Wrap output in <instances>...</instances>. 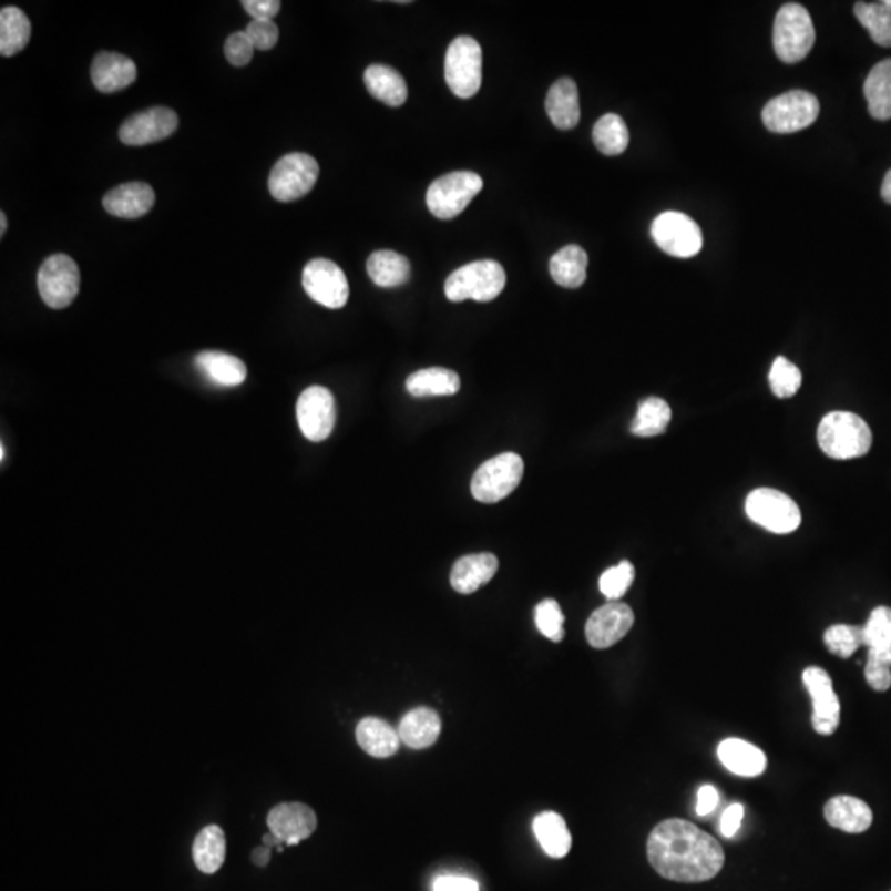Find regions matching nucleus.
Listing matches in <instances>:
<instances>
[{
  "label": "nucleus",
  "instance_id": "12",
  "mask_svg": "<svg viewBox=\"0 0 891 891\" xmlns=\"http://www.w3.org/2000/svg\"><path fill=\"white\" fill-rule=\"evenodd\" d=\"M651 235L663 252L675 258H692L704 245L700 226L680 212L660 214L651 226Z\"/></svg>",
  "mask_w": 891,
  "mask_h": 891
},
{
  "label": "nucleus",
  "instance_id": "56",
  "mask_svg": "<svg viewBox=\"0 0 891 891\" xmlns=\"http://www.w3.org/2000/svg\"><path fill=\"white\" fill-rule=\"evenodd\" d=\"M885 6L891 10V0H885Z\"/></svg>",
  "mask_w": 891,
  "mask_h": 891
},
{
  "label": "nucleus",
  "instance_id": "23",
  "mask_svg": "<svg viewBox=\"0 0 891 891\" xmlns=\"http://www.w3.org/2000/svg\"><path fill=\"white\" fill-rule=\"evenodd\" d=\"M827 822L847 833H862L870 829L873 812L867 802L853 796H836L823 808Z\"/></svg>",
  "mask_w": 891,
  "mask_h": 891
},
{
  "label": "nucleus",
  "instance_id": "3",
  "mask_svg": "<svg viewBox=\"0 0 891 891\" xmlns=\"http://www.w3.org/2000/svg\"><path fill=\"white\" fill-rule=\"evenodd\" d=\"M505 281L508 278L501 263L482 259L455 269L445 281L444 293L452 303L468 299L489 303L504 291Z\"/></svg>",
  "mask_w": 891,
  "mask_h": 891
},
{
  "label": "nucleus",
  "instance_id": "29",
  "mask_svg": "<svg viewBox=\"0 0 891 891\" xmlns=\"http://www.w3.org/2000/svg\"><path fill=\"white\" fill-rule=\"evenodd\" d=\"M588 255L578 245H569L550 259V275L563 288L576 289L586 281Z\"/></svg>",
  "mask_w": 891,
  "mask_h": 891
},
{
  "label": "nucleus",
  "instance_id": "42",
  "mask_svg": "<svg viewBox=\"0 0 891 891\" xmlns=\"http://www.w3.org/2000/svg\"><path fill=\"white\" fill-rule=\"evenodd\" d=\"M634 576H636V570H634L633 563L621 562L619 565L611 566L601 575V593L610 601H619L633 585Z\"/></svg>",
  "mask_w": 891,
  "mask_h": 891
},
{
  "label": "nucleus",
  "instance_id": "30",
  "mask_svg": "<svg viewBox=\"0 0 891 891\" xmlns=\"http://www.w3.org/2000/svg\"><path fill=\"white\" fill-rule=\"evenodd\" d=\"M367 273L371 281L380 288H397L410 281L411 266L400 253L380 249L371 253L367 262Z\"/></svg>",
  "mask_w": 891,
  "mask_h": 891
},
{
  "label": "nucleus",
  "instance_id": "15",
  "mask_svg": "<svg viewBox=\"0 0 891 891\" xmlns=\"http://www.w3.org/2000/svg\"><path fill=\"white\" fill-rule=\"evenodd\" d=\"M802 682L812 700V728L823 737L836 734L840 724L839 695L833 690L832 678L823 668L808 667L802 672Z\"/></svg>",
  "mask_w": 891,
  "mask_h": 891
},
{
  "label": "nucleus",
  "instance_id": "5",
  "mask_svg": "<svg viewBox=\"0 0 891 891\" xmlns=\"http://www.w3.org/2000/svg\"><path fill=\"white\" fill-rule=\"evenodd\" d=\"M523 459L515 452H504L485 461L475 471L471 482L475 501L495 504L509 498L523 478Z\"/></svg>",
  "mask_w": 891,
  "mask_h": 891
},
{
  "label": "nucleus",
  "instance_id": "21",
  "mask_svg": "<svg viewBox=\"0 0 891 891\" xmlns=\"http://www.w3.org/2000/svg\"><path fill=\"white\" fill-rule=\"evenodd\" d=\"M499 570L498 556L492 553L465 555L451 570V586L454 592L471 594L488 585Z\"/></svg>",
  "mask_w": 891,
  "mask_h": 891
},
{
  "label": "nucleus",
  "instance_id": "38",
  "mask_svg": "<svg viewBox=\"0 0 891 891\" xmlns=\"http://www.w3.org/2000/svg\"><path fill=\"white\" fill-rule=\"evenodd\" d=\"M853 12L877 45L891 47V10L885 2H857Z\"/></svg>",
  "mask_w": 891,
  "mask_h": 891
},
{
  "label": "nucleus",
  "instance_id": "31",
  "mask_svg": "<svg viewBox=\"0 0 891 891\" xmlns=\"http://www.w3.org/2000/svg\"><path fill=\"white\" fill-rule=\"evenodd\" d=\"M195 367L214 383L222 385V387H238L246 380L245 363L238 357L229 356L225 352H208L198 354L195 357Z\"/></svg>",
  "mask_w": 891,
  "mask_h": 891
},
{
  "label": "nucleus",
  "instance_id": "4",
  "mask_svg": "<svg viewBox=\"0 0 891 891\" xmlns=\"http://www.w3.org/2000/svg\"><path fill=\"white\" fill-rule=\"evenodd\" d=\"M816 29L811 13L799 3H786L779 9L772 29L776 55L785 63H798L811 52Z\"/></svg>",
  "mask_w": 891,
  "mask_h": 891
},
{
  "label": "nucleus",
  "instance_id": "52",
  "mask_svg": "<svg viewBox=\"0 0 891 891\" xmlns=\"http://www.w3.org/2000/svg\"><path fill=\"white\" fill-rule=\"evenodd\" d=\"M252 860L256 867L268 866L269 860H272V849L266 846L256 847V849L253 850Z\"/></svg>",
  "mask_w": 891,
  "mask_h": 891
},
{
  "label": "nucleus",
  "instance_id": "19",
  "mask_svg": "<svg viewBox=\"0 0 891 891\" xmlns=\"http://www.w3.org/2000/svg\"><path fill=\"white\" fill-rule=\"evenodd\" d=\"M155 194L146 182H127L111 188L103 198V207L107 214L126 221H136L152 211Z\"/></svg>",
  "mask_w": 891,
  "mask_h": 891
},
{
  "label": "nucleus",
  "instance_id": "37",
  "mask_svg": "<svg viewBox=\"0 0 891 891\" xmlns=\"http://www.w3.org/2000/svg\"><path fill=\"white\" fill-rule=\"evenodd\" d=\"M594 146L604 155H619L629 146V131L623 117L604 114L593 130Z\"/></svg>",
  "mask_w": 891,
  "mask_h": 891
},
{
  "label": "nucleus",
  "instance_id": "16",
  "mask_svg": "<svg viewBox=\"0 0 891 891\" xmlns=\"http://www.w3.org/2000/svg\"><path fill=\"white\" fill-rule=\"evenodd\" d=\"M178 116L168 107H151L124 121L120 130L121 143L126 146H146L167 140L177 131Z\"/></svg>",
  "mask_w": 891,
  "mask_h": 891
},
{
  "label": "nucleus",
  "instance_id": "44",
  "mask_svg": "<svg viewBox=\"0 0 891 891\" xmlns=\"http://www.w3.org/2000/svg\"><path fill=\"white\" fill-rule=\"evenodd\" d=\"M248 39L252 40L255 50L275 49L279 40V29L273 20H252L245 30Z\"/></svg>",
  "mask_w": 891,
  "mask_h": 891
},
{
  "label": "nucleus",
  "instance_id": "33",
  "mask_svg": "<svg viewBox=\"0 0 891 891\" xmlns=\"http://www.w3.org/2000/svg\"><path fill=\"white\" fill-rule=\"evenodd\" d=\"M32 23L19 7H3L0 10V53L13 57L29 45Z\"/></svg>",
  "mask_w": 891,
  "mask_h": 891
},
{
  "label": "nucleus",
  "instance_id": "50",
  "mask_svg": "<svg viewBox=\"0 0 891 891\" xmlns=\"http://www.w3.org/2000/svg\"><path fill=\"white\" fill-rule=\"evenodd\" d=\"M720 802L717 789L711 785L701 786L697 792V815L700 817L710 816Z\"/></svg>",
  "mask_w": 891,
  "mask_h": 891
},
{
  "label": "nucleus",
  "instance_id": "45",
  "mask_svg": "<svg viewBox=\"0 0 891 891\" xmlns=\"http://www.w3.org/2000/svg\"><path fill=\"white\" fill-rule=\"evenodd\" d=\"M253 52H255V47H253L252 40L248 39L245 32L232 33V35L226 39L225 57L229 65H248V63L252 62Z\"/></svg>",
  "mask_w": 891,
  "mask_h": 891
},
{
  "label": "nucleus",
  "instance_id": "28",
  "mask_svg": "<svg viewBox=\"0 0 891 891\" xmlns=\"http://www.w3.org/2000/svg\"><path fill=\"white\" fill-rule=\"evenodd\" d=\"M363 81L371 96L388 106L398 107L407 101V81L391 66L370 65L363 73Z\"/></svg>",
  "mask_w": 891,
  "mask_h": 891
},
{
  "label": "nucleus",
  "instance_id": "43",
  "mask_svg": "<svg viewBox=\"0 0 891 891\" xmlns=\"http://www.w3.org/2000/svg\"><path fill=\"white\" fill-rule=\"evenodd\" d=\"M862 636L863 646L869 649L891 644V607H875L866 626L862 627Z\"/></svg>",
  "mask_w": 891,
  "mask_h": 891
},
{
  "label": "nucleus",
  "instance_id": "22",
  "mask_svg": "<svg viewBox=\"0 0 891 891\" xmlns=\"http://www.w3.org/2000/svg\"><path fill=\"white\" fill-rule=\"evenodd\" d=\"M718 758L728 771L742 778H756L762 775L768 766L765 751L740 738H727L721 741L718 745Z\"/></svg>",
  "mask_w": 891,
  "mask_h": 891
},
{
  "label": "nucleus",
  "instance_id": "55",
  "mask_svg": "<svg viewBox=\"0 0 891 891\" xmlns=\"http://www.w3.org/2000/svg\"><path fill=\"white\" fill-rule=\"evenodd\" d=\"M3 455H6V448H3V444H2V445H0V461H3Z\"/></svg>",
  "mask_w": 891,
  "mask_h": 891
},
{
  "label": "nucleus",
  "instance_id": "40",
  "mask_svg": "<svg viewBox=\"0 0 891 891\" xmlns=\"http://www.w3.org/2000/svg\"><path fill=\"white\" fill-rule=\"evenodd\" d=\"M802 383V373L795 363L785 357H778L769 371V385L778 398H791L798 393Z\"/></svg>",
  "mask_w": 891,
  "mask_h": 891
},
{
  "label": "nucleus",
  "instance_id": "24",
  "mask_svg": "<svg viewBox=\"0 0 891 891\" xmlns=\"http://www.w3.org/2000/svg\"><path fill=\"white\" fill-rule=\"evenodd\" d=\"M546 114L559 130H573L580 123L578 88L572 78H562L553 83L546 94Z\"/></svg>",
  "mask_w": 891,
  "mask_h": 891
},
{
  "label": "nucleus",
  "instance_id": "18",
  "mask_svg": "<svg viewBox=\"0 0 891 891\" xmlns=\"http://www.w3.org/2000/svg\"><path fill=\"white\" fill-rule=\"evenodd\" d=\"M269 832L275 833L286 846H297L309 839L317 827L316 812L303 802H285L268 815Z\"/></svg>",
  "mask_w": 891,
  "mask_h": 891
},
{
  "label": "nucleus",
  "instance_id": "9",
  "mask_svg": "<svg viewBox=\"0 0 891 891\" xmlns=\"http://www.w3.org/2000/svg\"><path fill=\"white\" fill-rule=\"evenodd\" d=\"M319 177V164L313 155L291 152L276 162L268 188L278 202H295L309 194Z\"/></svg>",
  "mask_w": 891,
  "mask_h": 891
},
{
  "label": "nucleus",
  "instance_id": "34",
  "mask_svg": "<svg viewBox=\"0 0 891 891\" xmlns=\"http://www.w3.org/2000/svg\"><path fill=\"white\" fill-rule=\"evenodd\" d=\"M870 116L891 120V59L877 63L863 84Z\"/></svg>",
  "mask_w": 891,
  "mask_h": 891
},
{
  "label": "nucleus",
  "instance_id": "14",
  "mask_svg": "<svg viewBox=\"0 0 891 891\" xmlns=\"http://www.w3.org/2000/svg\"><path fill=\"white\" fill-rule=\"evenodd\" d=\"M303 286L310 299L329 309H340L349 300V281L336 263L326 258L307 263L303 273Z\"/></svg>",
  "mask_w": 891,
  "mask_h": 891
},
{
  "label": "nucleus",
  "instance_id": "49",
  "mask_svg": "<svg viewBox=\"0 0 891 891\" xmlns=\"http://www.w3.org/2000/svg\"><path fill=\"white\" fill-rule=\"evenodd\" d=\"M433 891H479V885L468 877L443 875L434 880Z\"/></svg>",
  "mask_w": 891,
  "mask_h": 891
},
{
  "label": "nucleus",
  "instance_id": "2",
  "mask_svg": "<svg viewBox=\"0 0 891 891\" xmlns=\"http://www.w3.org/2000/svg\"><path fill=\"white\" fill-rule=\"evenodd\" d=\"M820 449L832 459L862 458L872 448V430L859 414L832 411L817 430Z\"/></svg>",
  "mask_w": 891,
  "mask_h": 891
},
{
  "label": "nucleus",
  "instance_id": "32",
  "mask_svg": "<svg viewBox=\"0 0 891 891\" xmlns=\"http://www.w3.org/2000/svg\"><path fill=\"white\" fill-rule=\"evenodd\" d=\"M459 388V375L441 367L414 371L407 380V390L417 398L451 397L458 393Z\"/></svg>",
  "mask_w": 891,
  "mask_h": 891
},
{
  "label": "nucleus",
  "instance_id": "26",
  "mask_svg": "<svg viewBox=\"0 0 891 891\" xmlns=\"http://www.w3.org/2000/svg\"><path fill=\"white\" fill-rule=\"evenodd\" d=\"M357 742L373 758H390L400 748V735L387 721L367 717L357 725Z\"/></svg>",
  "mask_w": 891,
  "mask_h": 891
},
{
  "label": "nucleus",
  "instance_id": "17",
  "mask_svg": "<svg viewBox=\"0 0 891 891\" xmlns=\"http://www.w3.org/2000/svg\"><path fill=\"white\" fill-rule=\"evenodd\" d=\"M633 626V610L621 601H610L590 616L585 629L586 641L594 649H607L619 643Z\"/></svg>",
  "mask_w": 891,
  "mask_h": 891
},
{
  "label": "nucleus",
  "instance_id": "54",
  "mask_svg": "<svg viewBox=\"0 0 891 891\" xmlns=\"http://www.w3.org/2000/svg\"><path fill=\"white\" fill-rule=\"evenodd\" d=\"M7 232V217L6 214H0V236L6 235Z\"/></svg>",
  "mask_w": 891,
  "mask_h": 891
},
{
  "label": "nucleus",
  "instance_id": "10",
  "mask_svg": "<svg viewBox=\"0 0 891 891\" xmlns=\"http://www.w3.org/2000/svg\"><path fill=\"white\" fill-rule=\"evenodd\" d=\"M746 514L762 529L778 535L795 532L801 525V511L789 495L761 488L746 499Z\"/></svg>",
  "mask_w": 891,
  "mask_h": 891
},
{
  "label": "nucleus",
  "instance_id": "27",
  "mask_svg": "<svg viewBox=\"0 0 891 891\" xmlns=\"http://www.w3.org/2000/svg\"><path fill=\"white\" fill-rule=\"evenodd\" d=\"M533 832L543 852L552 859H563L572 850V833L562 816L542 812L533 819Z\"/></svg>",
  "mask_w": 891,
  "mask_h": 891
},
{
  "label": "nucleus",
  "instance_id": "13",
  "mask_svg": "<svg viewBox=\"0 0 891 891\" xmlns=\"http://www.w3.org/2000/svg\"><path fill=\"white\" fill-rule=\"evenodd\" d=\"M297 423L307 440L320 443L336 427L337 408L334 395L324 387H309L296 404Z\"/></svg>",
  "mask_w": 891,
  "mask_h": 891
},
{
  "label": "nucleus",
  "instance_id": "6",
  "mask_svg": "<svg viewBox=\"0 0 891 891\" xmlns=\"http://www.w3.org/2000/svg\"><path fill=\"white\" fill-rule=\"evenodd\" d=\"M482 187L484 182L475 172H451L437 178L428 188V208L440 221H451L465 211Z\"/></svg>",
  "mask_w": 891,
  "mask_h": 891
},
{
  "label": "nucleus",
  "instance_id": "8",
  "mask_svg": "<svg viewBox=\"0 0 891 891\" xmlns=\"http://www.w3.org/2000/svg\"><path fill=\"white\" fill-rule=\"evenodd\" d=\"M820 104L815 94L795 90L772 98L762 110V123L771 133L791 134L806 130L819 117Z\"/></svg>",
  "mask_w": 891,
  "mask_h": 891
},
{
  "label": "nucleus",
  "instance_id": "41",
  "mask_svg": "<svg viewBox=\"0 0 891 891\" xmlns=\"http://www.w3.org/2000/svg\"><path fill=\"white\" fill-rule=\"evenodd\" d=\"M535 624L540 633L553 643H562L565 637V616L555 600H543L535 607Z\"/></svg>",
  "mask_w": 891,
  "mask_h": 891
},
{
  "label": "nucleus",
  "instance_id": "53",
  "mask_svg": "<svg viewBox=\"0 0 891 891\" xmlns=\"http://www.w3.org/2000/svg\"><path fill=\"white\" fill-rule=\"evenodd\" d=\"M882 197L887 204H891V168L887 172L885 178H883Z\"/></svg>",
  "mask_w": 891,
  "mask_h": 891
},
{
  "label": "nucleus",
  "instance_id": "20",
  "mask_svg": "<svg viewBox=\"0 0 891 891\" xmlns=\"http://www.w3.org/2000/svg\"><path fill=\"white\" fill-rule=\"evenodd\" d=\"M137 66L130 57L101 52L91 65V81L101 93H116L136 81Z\"/></svg>",
  "mask_w": 891,
  "mask_h": 891
},
{
  "label": "nucleus",
  "instance_id": "35",
  "mask_svg": "<svg viewBox=\"0 0 891 891\" xmlns=\"http://www.w3.org/2000/svg\"><path fill=\"white\" fill-rule=\"evenodd\" d=\"M226 856L225 833L218 826L201 830L194 842V862L201 872L212 875L222 869Z\"/></svg>",
  "mask_w": 891,
  "mask_h": 891
},
{
  "label": "nucleus",
  "instance_id": "36",
  "mask_svg": "<svg viewBox=\"0 0 891 891\" xmlns=\"http://www.w3.org/2000/svg\"><path fill=\"white\" fill-rule=\"evenodd\" d=\"M672 420V410L663 398L651 397L641 401L631 431L636 437L653 438L663 434Z\"/></svg>",
  "mask_w": 891,
  "mask_h": 891
},
{
  "label": "nucleus",
  "instance_id": "7",
  "mask_svg": "<svg viewBox=\"0 0 891 891\" xmlns=\"http://www.w3.org/2000/svg\"><path fill=\"white\" fill-rule=\"evenodd\" d=\"M445 81L449 90L462 100L475 96L482 83V50L472 37L452 40L445 53Z\"/></svg>",
  "mask_w": 891,
  "mask_h": 891
},
{
  "label": "nucleus",
  "instance_id": "1",
  "mask_svg": "<svg viewBox=\"0 0 891 891\" xmlns=\"http://www.w3.org/2000/svg\"><path fill=\"white\" fill-rule=\"evenodd\" d=\"M647 857L660 877L680 883L707 882L725 866L720 842L684 819H667L654 827Z\"/></svg>",
  "mask_w": 891,
  "mask_h": 891
},
{
  "label": "nucleus",
  "instance_id": "46",
  "mask_svg": "<svg viewBox=\"0 0 891 891\" xmlns=\"http://www.w3.org/2000/svg\"><path fill=\"white\" fill-rule=\"evenodd\" d=\"M242 6L253 20H273L281 10L279 0H245Z\"/></svg>",
  "mask_w": 891,
  "mask_h": 891
},
{
  "label": "nucleus",
  "instance_id": "51",
  "mask_svg": "<svg viewBox=\"0 0 891 891\" xmlns=\"http://www.w3.org/2000/svg\"><path fill=\"white\" fill-rule=\"evenodd\" d=\"M867 659L891 668V644H887V646L872 647V649H869V657H867Z\"/></svg>",
  "mask_w": 891,
  "mask_h": 891
},
{
  "label": "nucleus",
  "instance_id": "25",
  "mask_svg": "<svg viewBox=\"0 0 891 891\" xmlns=\"http://www.w3.org/2000/svg\"><path fill=\"white\" fill-rule=\"evenodd\" d=\"M441 734V718L431 708H413L401 718L398 735L401 742L411 749H424L433 746Z\"/></svg>",
  "mask_w": 891,
  "mask_h": 891
},
{
  "label": "nucleus",
  "instance_id": "48",
  "mask_svg": "<svg viewBox=\"0 0 891 891\" xmlns=\"http://www.w3.org/2000/svg\"><path fill=\"white\" fill-rule=\"evenodd\" d=\"M742 817H745V808L738 802H734L727 811L724 812L721 816L720 822V832L721 836L731 837L737 836L738 830H740Z\"/></svg>",
  "mask_w": 891,
  "mask_h": 891
},
{
  "label": "nucleus",
  "instance_id": "11",
  "mask_svg": "<svg viewBox=\"0 0 891 891\" xmlns=\"http://www.w3.org/2000/svg\"><path fill=\"white\" fill-rule=\"evenodd\" d=\"M37 286L47 306L65 309L80 291V269L70 256H49L40 266Z\"/></svg>",
  "mask_w": 891,
  "mask_h": 891
},
{
  "label": "nucleus",
  "instance_id": "39",
  "mask_svg": "<svg viewBox=\"0 0 891 891\" xmlns=\"http://www.w3.org/2000/svg\"><path fill=\"white\" fill-rule=\"evenodd\" d=\"M823 644L833 656L847 657L853 656L863 646L862 627L849 626V624H836L830 626L823 634Z\"/></svg>",
  "mask_w": 891,
  "mask_h": 891
},
{
  "label": "nucleus",
  "instance_id": "47",
  "mask_svg": "<svg viewBox=\"0 0 891 891\" xmlns=\"http://www.w3.org/2000/svg\"><path fill=\"white\" fill-rule=\"evenodd\" d=\"M866 680L873 690L887 692L891 687V668L867 659Z\"/></svg>",
  "mask_w": 891,
  "mask_h": 891
}]
</instances>
